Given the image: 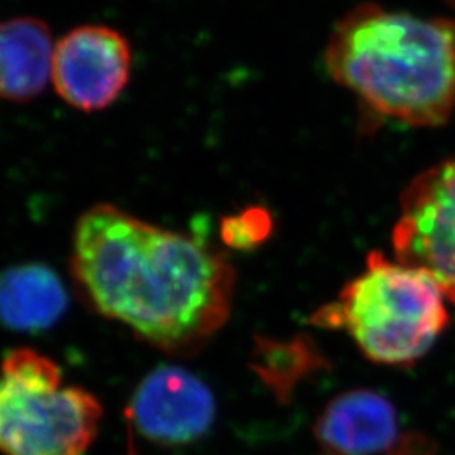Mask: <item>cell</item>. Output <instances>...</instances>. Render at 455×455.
<instances>
[{"mask_svg": "<svg viewBox=\"0 0 455 455\" xmlns=\"http://www.w3.org/2000/svg\"><path fill=\"white\" fill-rule=\"evenodd\" d=\"M71 272L84 304L171 356H193L212 341L236 285L221 250L112 203L78 218Z\"/></svg>", "mask_w": 455, "mask_h": 455, "instance_id": "1", "label": "cell"}, {"mask_svg": "<svg viewBox=\"0 0 455 455\" xmlns=\"http://www.w3.org/2000/svg\"><path fill=\"white\" fill-rule=\"evenodd\" d=\"M325 68L373 114L439 127L455 108V22L363 4L329 36Z\"/></svg>", "mask_w": 455, "mask_h": 455, "instance_id": "2", "label": "cell"}, {"mask_svg": "<svg viewBox=\"0 0 455 455\" xmlns=\"http://www.w3.org/2000/svg\"><path fill=\"white\" fill-rule=\"evenodd\" d=\"M447 297L420 268L371 251L364 270L310 324L342 329L378 364L407 366L423 358L451 323Z\"/></svg>", "mask_w": 455, "mask_h": 455, "instance_id": "3", "label": "cell"}, {"mask_svg": "<svg viewBox=\"0 0 455 455\" xmlns=\"http://www.w3.org/2000/svg\"><path fill=\"white\" fill-rule=\"evenodd\" d=\"M103 407L92 391L63 385L58 363L16 347L0 363V454L86 455Z\"/></svg>", "mask_w": 455, "mask_h": 455, "instance_id": "4", "label": "cell"}, {"mask_svg": "<svg viewBox=\"0 0 455 455\" xmlns=\"http://www.w3.org/2000/svg\"><path fill=\"white\" fill-rule=\"evenodd\" d=\"M391 243L396 260L428 274L455 304V156L405 188Z\"/></svg>", "mask_w": 455, "mask_h": 455, "instance_id": "5", "label": "cell"}, {"mask_svg": "<svg viewBox=\"0 0 455 455\" xmlns=\"http://www.w3.org/2000/svg\"><path fill=\"white\" fill-rule=\"evenodd\" d=\"M125 415L144 439L178 447L212 430L216 400L201 378L180 366L163 364L139 383Z\"/></svg>", "mask_w": 455, "mask_h": 455, "instance_id": "6", "label": "cell"}, {"mask_svg": "<svg viewBox=\"0 0 455 455\" xmlns=\"http://www.w3.org/2000/svg\"><path fill=\"white\" fill-rule=\"evenodd\" d=\"M131 65V46L122 34L103 26H83L60 41L51 82L71 107L98 112L124 92Z\"/></svg>", "mask_w": 455, "mask_h": 455, "instance_id": "7", "label": "cell"}, {"mask_svg": "<svg viewBox=\"0 0 455 455\" xmlns=\"http://www.w3.org/2000/svg\"><path fill=\"white\" fill-rule=\"evenodd\" d=\"M314 439L323 455L390 452L400 440L398 411L378 391H344L317 415Z\"/></svg>", "mask_w": 455, "mask_h": 455, "instance_id": "8", "label": "cell"}, {"mask_svg": "<svg viewBox=\"0 0 455 455\" xmlns=\"http://www.w3.org/2000/svg\"><path fill=\"white\" fill-rule=\"evenodd\" d=\"M69 307L63 280L44 263H20L0 272V324L14 332H44Z\"/></svg>", "mask_w": 455, "mask_h": 455, "instance_id": "9", "label": "cell"}, {"mask_svg": "<svg viewBox=\"0 0 455 455\" xmlns=\"http://www.w3.org/2000/svg\"><path fill=\"white\" fill-rule=\"evenodd\" d=\"M52 41L43 20L19 17L0 22V101L24 103L52 80Z\"/></svg>", "mask_w": 455, "mask_h": 455, "instance_id": "10", "label": "cell"}, {"mask_svg": "<svg viewBox=\"0 0 455 455\" xmlns=\"http://www.w3.org/2000/svg\"><path fill=\"white\" fill-rule=\"evenodd\" d=\"M315 358L312 347L302 341L272 342L260 339L255 346L251 368L278 400L287 402L299 379L310 373L309 363Z\"/></svg>", "mask_w": 455, "mask_h": 455, "instance_id": "11", "label": "cell"}, {"mask_svg": "<svg viewBox=\"0 0 455 455\" xmlns=\"http://www.w3.org/2000/svg\"><path fill=\"white\" fill-rule=\"evenodd\" d=\"M272 216L263 208H246L221 220L220 235L223 243L233 250H253L272 233Z\"/></svg>", "mask_w": 455, "mask_h": 455, "instance_id": "12", "label": "cell"}, {"mask_svg": "<svg viewBox=\"0 0 455 455\" xmlns=\"http://www.w3.org/2000/svg\"><path fill=\"white\" fill-rule=\"evenodd\" d=\"M445 2H447V4H449V5H451V7L455 11V0H445Z\"/></svg>", "mask_w": 455, "mask_h": 455, "instance_id": "13", "label": "cell"}, {"mask_svg": "<svg viewBox=\"0 0 455 455\" xmlns=\"http://www.w3.org/2000/svg\"><path fill=\"white\" fill-rule=\"evenodd\" d=\"M132 452H133V451H132V449H131V455H133V454H132Z\"/></svg>", "mask_w": 455, "mask_h": 455, "instance_id": "14", "label": "cell"}]
</instances>
